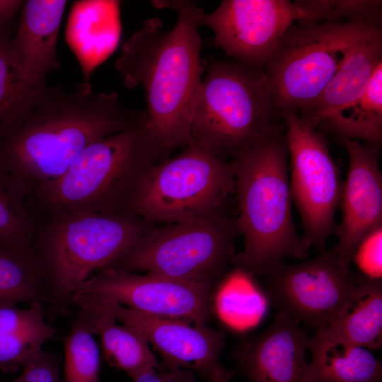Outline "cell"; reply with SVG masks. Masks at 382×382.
I'll return each instance as SVG.
<instances>
[{
    "label": "cell",
    "instance_id": "6da1fadb",
    "mask_svg": "<svg viewBox=\"0 0 382 382\" xmlns=\"http://www.w3.org/2000/svg\"><path fill=\"white\" fill-rule=\"evenodd\" d=\"M146 120V111L124 107L117 93L96 92L88 82L27 88L0 129V165L25 186L42 185L64 173L91 143Z\"/></svg>",
    "mask_w": 382,
    "mask_h": 382
},
{
    "label": "cell",
    "instance_id": "d590c367",
    "mask_svg": "<svg viewBox=\"0 0 382 382\" xmlns=\"http://www.w3.org/2000/svg\"><path fill=\"white\" fill-rule=\"evenodd\" d=\"M0 382H1V381H0Z\"/></svg>",
    "mask_w": 382,
    "mask_h": 382
},
{
    "label": "cell",
    "instance_id": "d4e9b609",
    "mask_svg": "<svg viewBox=\"0 0 382 382\" xmlns=\"http://www.w3.org/2000/svg\"><path fill=\"white\" fill-rule=\"evenodd\" d=\"M21 302L52 300L32 257L0 247V306Z\"/></svg>",
    "mask_w": 382,
    "mask_h": 382
},
{
    "label": "cell",
    "instance_id": "cb8c5ba5",
    "mask_svg": "<svg viewBox=\"0 0 382 382\" xmlns=\"http://www.w3.org/2000/svg\"><path fill=\"white\" fill-rule=\"evenodd\" d=\"M251 274L237 268L226 279L221 290L219 308L228 323L235 328H247L259 323L271 305L265 291Z\"/></svg>",
    "mask_w": 382,
    "mask_h": 382
},
{
    "label": "cell",
    "instance_id": "277c9868",
    "mask_svg": "<svg viewBox=\"0 0 382 382\" xmlns=\"http://www.w3.org/2000/svg\"><path fill=\"white\" fill-rule=\"evenodd\" d=\"M146 121L88 145L64 173L40 185L43 201L57 213L127 211L143 173L162 157Z\"/></svg>",
    "mask_w": 382,
    "mask_h": 382
},
{
    "label": "cell",
    "instance_id": "5b68a950",
    "mask_svg": "<svg viewBox=\"0 0 382 382\" xmlns=\"http://www.w3.org/2000/svg\"><path fill=\"white\" fill-rule=\"evenodd\" d=\"M381 28L300 21L281 37L261 69L275 119L299 113L323 92L360 37Z\"/></svg>",
    "mask_w": 382,
    "mask_h": 382
},
{
    "label": "cell",
    "instance_id": "7c38bea8",
    "mask_svg": "<svg viewBox=\"0 0 382 382\" xmlns=\"http://www.w3.org/2000/svg\"><path fill=\"white\" fill-rule=\"evenodd\" d=\"M296 21L317 22L313 15L288 0H224L202 12L216 44L236 62L261 70L277 43Z\"/></svg>",
    "mask_w": 382,
    "mask_h": 382
},
{
    "label": "cell",
    "instance_id": "ba28073f",
    "mask_svg": "<svg viewBox=\"0 0 382 382\" xmlns=\"http://www.w3.org/2000/svg\"><path fill=\"white\" fill-rule=\"evenodd\" d=\"M234 183L231 162L191 142L145 170L126 210L148 223L197 219L221 211Z\"/></svg>",
    "mask_w": 382,
    "mask_h": 382
},
{
    "label": "cell",
    "instance_id": "44dd1931",
    "mask_svg": "<svg viewBox=\"0 0 382 382\" xmlns=\"http://www.w3.org/2000/svg\"><path fill=\"white\" fill-rule=\"evenodd\" d=\"M337 340L378 349L382 345V282L359 274L357 286L336 318L316 330Z\"/></svg>",
    "mask_w": 382,
    "mask_h": 382
},
{
    "label": "cell",
    "instance_id": "f1b7e54d",
    "mask_svg": "<svg viewBox=\"0 0 382 382\" xmlns=\"http://www.w3.org/2000/svg\"><path fill=\"white\" fill-rule=\"evenodd\" d=\"M7 24L0 28V129L27 88L11 47Z\"/></svg>",
    "mask_w": 382,
    "mask_h": 382
},
{
    "label": "cell",
    "instance_id": "e0dca14e",
    "mask_svg": "<svg viewBox=\"0 0 382 382\" xmlns=\"http://www.w3.org/2000/svg\"><path fill=\"white\" fill-rule=\"evenodd\" d=\"M67 1L28 0L20 9L11 47L27 88L45 86L48 75L60 69L57 45Z\"/></svg>",
    "mask_w": 382,
    "mask_h": 382
},
{
    "label": "cell",
    "instance_id": "4fadbf2b",
    "mask_svg": "<svg viewBox=\"0 0 382 382\" xmlns=\"http://www.w3.org/2000/svg\"><path fill=\"white\" fill-rule=\"evenodd\" d=\"M214 288L153 274L106 268L91 276L76 293L126 305L158 318L206 324L214 309Z\"/></svg>",
    "mask_w": 382,
    "mask_h": 382
},
{
    "label": "cell",
    "instance_id": "f546056e",
    "mask_svg": "<svg viewBox=\"0 0 382 382\" xmlns=\"http://www.w3.org/2000/svg\"><path fill=\"white\" fill-rule=\"evenodd\" d=\"M382 226L366 236L357 247L352 262H354L362 276L381 279L382 273Z\"/></svg>",
    "mask_w": 382,
    "mask_h": 382
},
{
    "label": "cell",
    "instance_id": "484cf974",
    "mask_svg": "<svg viewBox=\"0 0 382 382\" xmlns=\"http://www.w3.org/2000/svg\"><path fill=\"white\" fill-rule=\"evenodd\" d=\"M25 185L0 165V247L30 256Z\"/></svg>",
    "mask_w": 382,
    "mask_h": 382
},
{
    "label": "cell",
    "instance_id": "30bf717a",
    "mask_svg": "<svg viewBox=\"0 0 382 382\" xmlns=\"http://www.w3.org/2000/svg\"><path fill=\"white\" fill-rule=\"evenodd\" d=\"M289 158V186L299 212L303 243L318 251L335 232V216L339 206L342 182L322 132L296 112L282 117Z\"/></svg>",
    "mask_w": 382,
    "mask_h": 382
},
{
    "label": "cell",
    "instance_id": "83f0119b",
    "mask_svg": "<svg viewBox=\"0 0 382 382\" xmlns=\"http://www.w3.org/2000/svg\"><path fill=\"white\" fill-rule=\"evenodd\" d=\"M299 7L314 16L316 20L354 23L381 28L382 1L378 0H296Z\"/></svg>",
    "mask_w": 382,
    "mask_h": 382
},
{
    "label": "cell",
    "instance_id": "836d02e7",
    "mask_svg": "<svg viewBox=\"0 0 382 382\" xmlns=\"http://www.w3.org/2000/svg\"><path fill=\"white\" fill-rule=\"evenodd\" d=\"M233 373L231 371H227L224 369L220 373H219L211 382H229L231 379Z\"/></svg>",
    "mask_w": 382,
    "mask_h": 382
},
{
    "label": "cell",
    "instance_id": "7a4b0ae2",
    "mask_svg": "<svg viewBox=\"0 0 382 382\" xmlns=\"http://www.w3.org/2000/svg\"><path fill=\"white\" fill-rule=\"evenodd\" d=\"M171 6L178 12L169 31L157 18L146 21L124 44L115 67L125 86H141L145 91L146 125L161 155L191 142L190 120L202 80L203 10L190 1Z\"/></svg>",
    "mask_w": 382,
    "mask_h": 382
},
{
    "label": "cell",
    "instance_id": "9c48e42d",
    "mask_svg": "<svg viewBox=\"0 0 382 382\" xmlns=\"http://www.w3.org/2000/svg\"><path fill=\"white\" fill-rule=\"evenodd\" d=\"M239 233L237 219L221 211L197 219L149 226L110 267L214 288L231 261Z\"/></svg>",
    "mask_w": 382,
    "mask_h": 382
},
{
    "label": "cell",
    "instance_id": "d6a6232c",
    "mask_svg": "<svg viewBox=\"0 0 382 382\" xmlns=\"http://www.w3.org/2000/svg\"><path fill=\"white\" fill-rule=\"evenodd\" d=\"M24 1L0 0V28L4 26L20 11Z\"/></svg>",
    "mask_w": 382,
    "mask_h": 382
},
{
    "label": "cell",
    "instance_id": "ac0fdd59",
    "mask_svg": "<svg viewBox=\"0 0 382 382\" xmlns=\"http://www.w3.org/2000/svg\"><path fill=\"white\" fill-rule=\"evenodd\" d=\"M382 63V30L374 29L358 39L323 92L299 115L318 128L325 119L341 110L365 91L377 66Z\"/></svg>",
    "mask_w": 382,
    "mask_h": 382
},
{
    "label": "cell",
    "instance_id": "3957f363",
    "mask_svg": "<svg viewBox=\"0 0 382 382\" xmlns=\"http://www.w3.org/2000/svg\"><path fill=\"white\" fill-rule=\"evenodd\" d=\"M234 190L244 250L231 262L252 276H264L286 257L306 258L309 248L291 212L289 156L278 122L233 156Z\"/></svg>",
    "mask_w": 382,
    "mask_h": 382
},
{
    "label": "cell",
    "instance_id": "1f68e13d",
    "mask_svg": "<svg viewBox=\"0 0 382 382\" xmlns=\"http://www.w3.org/2000/svg\"><path fill=\"white\" fill-rule=\"evenodd\" d=\"M132 382H197L193 371L180 368L167 369L158 372L150 369L132 377Z\"/></svg>",
    "mask_w": 382,
    "mask_h": 382
},
{
    "label": "cell",
    "instance_id": "4dcf8cb0",
    "mask_svg": "<svg viewBox=\"0 0 382 382\" xmlns=\"http://www.w3.org/2000/svg\"><path fill=\"white\" fill-rule=\"evenodd\" d=\"M59 359L43 350L23 366L16 382H63L60 380Z\"/></svg>",
    "mask_w": 382,
    "mask_h": 382
},
{
    "label": "cell",
    "instance_id": "9a60e30c",
    "mask_svg": "<svg viewBox=\"0 0 382 382\" xmlns=\"http://www.w3.org/2000/svg\"><path fill=\"white\" fill-rule=\"evenodd\" d=\"M349 156L347 175L342 182L338 207L340 224L334 248L340 260L350 267L354 253L373 230L382 226V173L379 146L356 140L342 141Z\"/></svg>",
    "mask_w": 382,
    "mask_h": 382
},
{
    "label": "cell",
    "instance_id": "7402d4cb",
    "mask_svg": "<svg viewBox=\"0 0 382 382\" xmlns=\"http://www.w3.org/2000/svg\"><path fill=\"white\" fill-rule=\"evenodd\" d=\"M56 334L45 319L42 303L21 308L0 306V370L15 372L42 351Z\"/></svg>",
    "mask_w": 382,
    "mask_h": 382
},
{
    "label": "cell",
    "instance_id": "2e32d148",
    "mask_svg": "<svg viewBox=\"0 0 382 382\" xmlns=\"http://www.w3.org/2000/svg\"><path fill=\"white\" fill-rule=\"evenodd\" d=\"M309 340L299 323L277 313L266 330L242 340L233 357L247 382H308Z\"/></svg>",
    "mask_w": 382,
    "mask_h": 382
},
{
    "label": "cell",
    "instance_id": "d6986e66",
    "mask_svg": "<svg viewBox=\"0 0 382 382\" xmlns=\"http://www.w3.org/2000/svg\"><path fill=\"white\" fill-rule=\"evenodd\" d=\"M69 303L79 307L93 333L100 336L104 356L112 366L125 371L132 378L160 369L149 342L131 328L117 324L112 315L97 302L74 294Z\"/></svg>",
    "mask_w": 382,
    "mask_h": 382
},
{
    "label": "cell",
    "instance_id": "8fae6325",
    "mask_svg": "<svg viewBox=\"0 0 382 382\" xmlns=\"http://www.w3.org/2000/svg\"><path fill=\"white\" fill-rule=\"evenodd\" d=\"M263 277L271 305L278 313L316 330L340 313L359 279L333 248L299 264L282 262Z\"/></svg>",
    "mask_w": 382,
    "mask_h": 382
},
{
    "label": "cell",
    "instance_id": "52a82bcc",
    "mask_svg": "<svg viewBox=\"0 0 382 382\" xmlns=\"http://www.w3.org/2000/svg\"><path fill=\"white\" fill-rule=\"evenodd\" d=\"M147 224L127 211L59 212L45 244V285L52 304L64 308L95 272L110 267L132 248Z\"/></svg>",
    "mask_w": 382,
    "mask_h": 382
},
{
    "label": "cell",
    "instance_id": "8992f818",
    "mask_svg": "<svg viewBox=\"0 0 382 382\" xmlns=\"http://www.w3.org/2000/svg\"><path fill=\"white\" fill-rule=\"evenodd\" d=\"M277 122L261 70L212 62L195 98L191 142L221 158L233 156Z\"/></svg>",
    "mask_w": 382,
    "mask_h": 382
},
{
    "label": "cell",
    "instance_id": "4316f807",
    "mask_svg": "<svg viewBox=\"0 0 382 382\" xmlns=\"http://www.w3.org/2000/svg\"><path fill=\"white\" fill-rule=\"evenodd\" d=\"M63 382H100V356L93 333L80 312L65 337Z\"/></svg>",
    "mask_w": 382,
    "mask_h": 382
},
{
    "label": "cell",
    "instance_id": "603a6c76",
    "mask_svg": "<svg viewBox=\"0 0 382 382\" xmlns=\"http://www.w3.org/2000/svg\"><path fill=\"white\" fill-rule=\"evenodd\" d=\"M323 127L345 140L362 141L380 146L382 140V63L375 70L364 93L325 119Z\"/></svg>",
    "mask_w": 382,
    "mask_h": 382
},
{
    "label": "cell",
    "instance_id": "e575fe53",
    "mask_svg": "<svg viewBox=\"0 0 382 382\" xmlns=\"http://www.w3.org/2000/svg\"><path fill=\"white\" fill-rule=\"evenodd\" d=\"M11 382H16V381H11Z\"/></svg>",
    "mask_w": 382,
    "mask_h": 382
},
{
    "label": "cell",
    "instance_id": "ffe728a7",
    "mask_svg": "<svg viewBox=\"0 0 382 382\" xmlns=\"http://www.w3.org/2000/svg\"><path fill=\"white\" fill-rule=\"evenodd\" d=\"M308 382H381L382 366L362 347L316 330L310 337Z\"/></svg>",
    "mask_w": 382,
    "mask_h": 382
},
{
    "label": "cell",
    "instance_id": "5bb4252c",
    "mask_svg": "<svg viewBox=\"0 0 382 382\" xmlns=\"http://www.w3.org/2000/svg\"><path fill=\"white\" fill-rule=\"evenodd\" d=\"M86 296L151 344L167 369L194 371L209 382L225 369L219 361L225 345L224 332L206 324L154 317L115 301Z\"/></svg>",
    "mask_w": 382,
    "mask_h": 382
}]
</instances>
